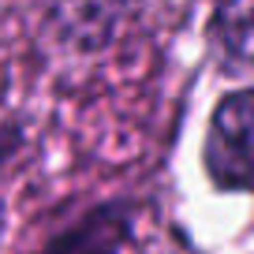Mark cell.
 I'll use <instances>...</instances> for the list:
<instances>
[{
    "label": "cell",
    "instance_id": "cell-1",
    "mask_svg": "<svg viewBox=\"0 0 254 254\" xmlns=\"http://www.w3.org/2000/svg\"><path fill=\"white\" fill-rule=\"evenodd\" d=\"M198 165L217 194L254 198V82L224 90L213 101Z\"/></svg>",
    "mask_w": 254,
    "mask_h": 254
},
{
    "label": "cell",
    "instance_id": "cell-2",
    "mask_svg": "<svg viewBox=\"0 0 254 254\" xmlns=\"http://www.w3.org/2000/svg\"><path fill=\"white\" fill-rule=\"evenodd\" d=\"M146 202L138 194H105L45 232L38 254H135Z\"/></svg>",
    "mask_w": 254,
    "mask_h": 254
},
{
    "label": "cell",
    "instance_id": "cell-3",
    "mask_svg": "<svg viewBox=\"0 0 254 254\" xmlns=\"http://www.w3.org/2000/svg\"><path fill=\"white\" fill-rule=\"evenodd\" d=\"M135 19H142L135 4H49L41 8V30L71 56H105Z\"/></svg>",
    "mask_w": 254,
    "mask_h": 254
},
{
    "label": "cell",
    "instance_id": "cell-4",
    "mask_svg": "<svg viewBox=\"0 0 254 254\" xmlns=\"http://www.w3.org/2000/svg\"><path fill=\"white\" fill-rule=\"evenodd\" d=\"M206 53L221 75H254V4L221 0L206 15Z\"/></svg>",
    "mask_w": 254,
    "mask_h": 254
},
{
    "label": "cell",
    "instance_id": "cell-5",
    "mask_svg": "<svg viewBox=\"0 0 254 254\" xmlns=\"http://www.w3.org/2000/svg\"><path fill=\"white\" fill-rule=\"evenodd\" d=\"M30 150V124L26 116H0V180H8L15 165Z\"/></svg>",
    "mask_w": 254,
    "mask_h": 254
},
{
    "label": "cell",
    "instance_id": "cell-6",
    "mask_svg": "<svg viewBox=\"0 0 254 254\" xmlns=\"http://www.w3.org/2000/svg\"><path fill=\"white\" fill-rule=\"evenodd\" d=\"M4 232H8V206L0 202V243H4Z\"/></svg>",
    "mask_w": 254,
    "mask_h": 254
}]
</instances>
